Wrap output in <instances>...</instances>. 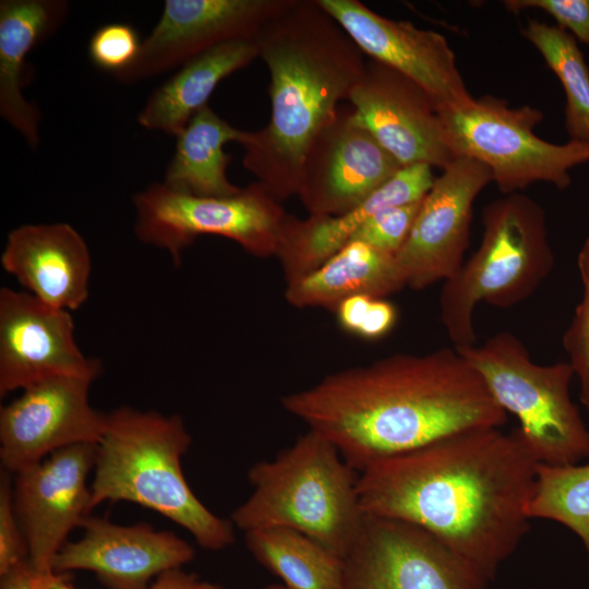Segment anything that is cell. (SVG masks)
I'll return each mask as SVG.
<instances>
[{
    "instance_id": "e0dca14e",
    "label": "cell",
    "mask_w": 589,
    "mask_h": 589,
    "mask_svg": "<svg viewBox=\"0 0 589 589\" xmlns=\"http://www.w3.org/2000/svg\"><path fill=\"white\" fill-rule=\"evenodd\" d=\"M400 168L358 122L352 107H339L306 152L297 196L309 215H339L365 201Z\"/></svg>"
},
{
    "instance_id": "603a6c76",
    "label": "cell",
    "mask_w": 589,
    "mask_h": 589,
    "mask_svg": "<svg viewBox=\"0 0 589 589\" xmlns=\"http://www.w3.org/2000/svg\"><path fill=\"white\" fill-rule=\"evenodd\" d=\"M256 58L254 39L228 41L194 57L151 94L137 113V123L176 137L207 106L224 79Z\"/></svg>"
},
{
    "instance_id": "74e56055",
    "label": "cell",
    "mask_w": 589,
    "mask_h": 589,
    "mask_svg": "<svg viewBox=\"0 0 589 589\" xmlns=\"http://www.w3.org/2000/svg\"><path fill=\"white\" fill-rule=\"evenodd\" d=\"M262 589H288V588L285 587L283 584H273V585L265 586Z\"/></svg>"
},
{
    "instance_id": "d6986e66",
    "label": "cell",
    "mask_w": 589,
    "mask_h": 589,
    "mask_svg": "<svg viewBox=\"0 0 589 589\" xmlns=\"http://www.w3.org/2000/svg\"><path fill=\"white\" fill-rule=\"evenodd\" d=\"M81 528L83 537L62 546L52 569L93 572L108 589H148L153 578L181 568L195 555L189 542L146 522L121 526L89 515Z\"/></svg>"
},
{
    "instance_id": "f1b7e54d",
    "label": "cell",
    "mask_w": 589,
    "mask_h": 589,
    "mask_svg": "<svg viewBox=\"0 0 589 589\" xmlns=\"http://www.w3.org/2000/svg\"><path fill=\"white\" fill-rule=\"evenodd\" d=\"M577 267L582 287L581 299L562 341L579 381L580 401L589 412V237L579 249Z\"/></svg>"
},
{
    "instance_id": "52a82bcc",
    "label": "cell",
    "mask_w": 589,
    "mask_h": 589,
    "mask_svg": "<svg viewBox=\"0 0 589 589\" xmlns=\"http://www.w3.org/2000/svg\"><path fill=\"white\" fill-rule=\"evenodd\" d=\"M456 350L482 376L539 464L576 465L589 459V430L570 397L575 375L568 361L538 364L513 333Z\"/></svg>"
},
{
    "instance_id": "d590c367",
    "label": "cell",
    "mask_w": 589,
    "mask_h": 589,
    "mask_svg": "<svg viewBox=\"0 0 589 589\" xmlns=\"http://www.w3.org/2000/svg\"><path fill=\"white\" fill-rule=\"evenodd\" d=\"M148 589H223V587L219 584L204 580L196 574L177 568L159 575Z\"/></svg>"
},
{
    "instance_id": "8fae6325",
    "label": "cell",
    "mask_w": 589,
    "mask_h": 589,
    "mask_svg": "<svg viewBox=\"0 0 589 589\" xmlns=\"http://www.w3.org/2000/svg\"><path fill=\"white\" fill-rule=\"evenodd\" d=\"M490 182L489 168L468 157H456L435 178L395 255L406 287L422 290L458 273L469 245L473 203Z\"/></svg>"
},
{
    "instance_id": "8992f818",
    "label": "cell",
    "mask_w": 589,
    "mask_h": 589,
    "mask_svg": "<svg viewBox=\"0 0 589 589\" xmlns=\"http://www.w3.org/2000/svg\"><path fill=\"white\" fill-rule=\"evenodd\" d=\"M479 248L444 281L440 316L454 347L476 345V306L507 309L527 300L550 275L554 253L542 206L520 192L505 194L482 211Z\"/></svg>"
},
{
    "instance_id": "3957f363",
    "label": "cell",
    "mask_w": 589,
    "mask_h": 589,
    "mask_svg": "<svg viewBox=\"0 0 589 589\" xmlns=\"http://www.w3.org/2000/svg\"><path fill=\"white\" fill-rule=\"evenodd\" d=\"M254 41L271 84V119L240 143L242 164L278 202L297 196L303 160L317 134L349 100L366 61L316 0H289Z\"/></svg>"
},
{
    "instance_id": "ac0fdd59",
    "label": "cell",
    "mask_w": 589,
    "mask_h": 589,
    "mask_svg": "<svg viewBox=\"0 0 589 589\" xmlns=\"http://www.w3.org/2000/svg\"><path fill=\"white\" fill-rule=\"evenodd\" d=\"M289 0H166L136 61L116 75L137 82L180 68L221 44L254 39Z\"/></svg>"
},
{
    "instance_id": "d4e9b609",
    "label": "cell",
    "mask_w": 589,
    "mask_h": 589,
    "mask_svg": "<svg viewBox=\"0 0 589 589\" xmlns=\"http://www.w3.org/2000/svg\"><path fill=\"white\" fill-rule=\"evenodd\" d=\"M247 131L237 129L208 105L201 109L176 136L175 154L163 183L200 196H227L241 188L231 183L227 167L231 156L224 149L229 142L241 143Z\"/></svg>"
},
{
    "instance_id": "4fadbf2b",
    "label": "cell",
    "mask_w": 589,
    "mask_h": 589,
    "mask_svg": "<svg viewBox=\"0 0 589 589\" xmlns=\"http://www.w3.org/2000/svg\"><path fill=\"white\" fill-rule=\"evenodd\" d=\"M100 373V361L86 357L76 344L70 311L27 291L0 289L1 396L53 377L94 382Z\"/></svg>"
},
{
    "instance_id": "9a60e30c",
    "label": "cell",
    "mask_w": 589,
    "mask_h": 589,
    "mask_svg": "<svg viewBox=\"0 0 589 589\" xmlns=\"http://www.w3.org/2000/svg\"><path fill=\"white\" fill-rule=\"evenodd\" d=\"M371 59L400 72L423 88L438 111L461 107L473 97L446 38L409 21L377 14L358 0H316Z\"/></svg>"
},
{
    "instance_id": "44dd1931",
    "label": "cell",
    "mask_w": 589,
    "mask_h": 589,
    "mask_svg": "<svg viewBox=\"0 0 589 589\" xmlns=\"http://www.w3.org/2000/svg\"><path fill=\"white\" fill-rule=\"evenodd\" d=\"M432 167L416 164L400 168L365 201L339 215L288 214L276 256L286 283L322 265L350 242L363 224L385 208L424 199L434 183Z\"/></svg>"
},
{
    "instance_id": "2e32d148",
    "label": "cell",
    "mask_w": 589,
    "mask_h": 589,
    "mask_svg": "<svg viewBox=\"0 0 589 589\" xmlns=\"http://www.w3.org/2000/svg\"><path fill=\"white\" fill-rule=\"evenodd\" d=\"M356 119L402 166L442 170L456 156L429 94L395 69L371 59L349 100Z\"/></svg>"
},
{
    "instance_id": "5b68a950",
    "label": "cell",
    "mask_w": 589,
    "mask_h": 589,
    "mask_svg": "<svg viewBox=\"0 0 589 589\" xmlns=\"http://www.w3.org/2000/svg\"><path fill=\"white\" fill-rule=\"evenodd\" d=\"M358 477L328 440L308 430L273 459L249 469L252 492L230 520L243 532L293 529L345 558L364 520Z\"/></svg>"
},
{
    "instance_id": "7a4b0ae2",
    "label": "cell",
    "mask_w": 589,
    "mask_h": 589,
    "mask_svg": "<svg viewBox=\"0 0 589 589\" xmlns=\"http://www.w3.org/2000/svg\"><path fill=\"white\" fill-rule=\"evenodd\" d=\"M280 402L358 472L452 434L507 422L480 373L455 347L395 353L334 372Z\"/></svg>"
},
{
    "instance_id": "7c38bea8",
    "label": "cell",
    "mask_w": 589,
    "mask_h": 589,
    "mask_svg": "<svg viewBox=\"0 0 589 589\" xmlns=\"http://www.w3.org/2000/svg\"><path fill=\"white\" fill-rule=\"evenodd\" d=\"M93 381L53 377L25 389L0 409V460L15 474L52 453L77 444H98L107 413L89 404Z\"/></svg>"
},
{
    "instance_id": "4dcf8cb0",
    "label": "cell",
    "mask_w": 589,
    "mask_h": 589,
    "mask_svg": "<svg viewBox=\"0 0 589 589\" xmlns=\"http://www.w3.org/2000/svg\"><path fill=\"white\" fill-rule=\"evenodd\" d=\"M142 43L136 29L130 24L109 23L92 35L88 55L97 68L116 76L136 61Z\"/></svg>"
},
{
    "instance_id": "1f68e13d",
    "label": "cell",
    "mask_w": 589,
    "mask_h": 589,
    "mask_svg": "<svg viewBox=\"0 0 589 589\" xmlns=\"http://www.w3.org/2000/svg\"><path fill=\"white\" fill-rule=\"evenodd\" d=\"M422 201L377 212L363 224L352 240L396 255L413 226Z\"/></svg>"
},
{
    "instance_id": "ba28073f",
    "label": "cell",
    "mask_w": 589,
    "mask_h": 589,
    "mask_svg": "<svg viewBox=\"0 0 589 589\" xmlns=\"http://www.w3.org/2000/svg\"><path fill=\"white\" fill-rule=\"evenodd\" d=\"M440 116L454 155L488 167L492 182L504 195L536 182L567 189L570 170L589 163V145L574 141L555 144L539 137L534 129L544 115L529 105L510 107L505 99L483 95L465 106L442 110Z\"/></svg>"
},
{
    "instance_id": "836d02e7",
    "label": "cell",
    "mask_w": 589,
    "mask_h": 589,
    "mask_svg": "<svg viewBox=\"0 0 589 589\" xmlns=\"http://www.w3.org/2000/svg\"><path fill=\"white\" fill-rule=\"evenodd\" d=\"M503 5L515 14L529 9L541 10L576 40L589 46V0H506Z\"/></svg>"
},
{
    "instance_id": "8d00e7d4",
    "label": "cell",
    "mask_w": 589,
    "mask_h": 589,
    "mask_svg": "<svg viewBox=\"0 0 589 589\" xmlns=\"http://www.w3.org/2000/svg\"><path fill=\"white\" fill-rule=\"evenodd\" d=\"M50 589H76L74 588L62 574H57L51 577L49 582Z\"/></svg>"
},
{
    "instance_id": "e575fe53",
    "label": "cell",
    "mask_w": 589,
    "mask_h": 589,
    "mask_svg": "<svg viewBox=\"0 0 589 589\" xmlns=\"http://www.w3.org/2000/svg\"><path fill=\"white\" fill-rule=\"evenodd\" d=\"M53 575L38 574L26 560L0 576V589H50L49 582Z\"/></svg>"
},
{
    "instance_id": "ffe728a7",
    "label": "cell",
    "mask_w": 589,
    "mask_h": 589,
    "mask_svg": "<svg viewBox=\"0 0 589 589\" xmlns=\"http://www.w3.org/2000/svg\"><path fill=\"white\" fill-rule=\"evenodd\" d=\"M0 261L25 291L48 305L71 312L88 298L89 249L67 223L14 228L7 237Z\"/></svg>"
},
{
    "instance_id": "d6a6232c",
    "label": "cell",
    "mask_w": 589,
    "mask_h": 589,
    "mask_svg": "<svg viewBox=\"0 0 589 589\" xmlns=\"http://www.w3.org/2000/svg\"><path fill=\"white\" fill-rule=\"evenodd\" d=\"M27 545L20 525L11 481L8 474L0 481V576L27 560Z\"/></svg>"
},
{
    "instance_id": "6da1fadb",
    "label": "cell",
    "mask_w": 589,
    "mask_h": 589,
    "mask_svg": "<svg viewBox=\"0 0 589 589\" xmlns=\"http://www.w3.org/2000/svg\"><path fill=\"white\" fill-rule=\"evenodd\" d=\"M538 464L517 429L467 430L363 469L359 504L423 528L491 581L529 530Z\"/></svg>"
},
{
    "instance_id": "f546056e",
    "label": "cell",
    "mask_w": 589,
    "mask_h": 589,
    "mask_svg": "<svg viewBox=\"0 0 589 589\" xmlns=\"http://www.w3.org/2000/svg\"><path fill=\"white\" fill-rule=\"evenodd\" d=\"M338 325L366 340L385 337L395 326L398 312L385 298L358 294L341 301L336 310Z\"/></svg>"
},
{
    "instance_id": "9c48e42d",
    "label": "cell",
    "mask_w": 589,
    "mask_h": 589,
    "mask_svg": "<svg viewBox=\"0 0 589 589\" xmlns=\"http://www.w3.org/2000/svg\"><path fill=\"white\" fill-rule=\"evenodd\" d=\"M134 233L180 265L183 251L204 235L227 238L256 257L276 256L288 214L254 181L232 195L200 196L156 182L133 196Z\"/></svg>"
},
{
    "instance_id": "4316f807",
    "label": "cell",
    "mask_w": 589,
    "mask_h": 589,
    "mask_svg": "<svg viewBox=\"0 0 589 589\" xmlns=\"http://www.w3.org/2000/svg\"><path fill=\"white\" fill-rule=\"evenodd\" d=\"M521 35L540 52L561 82L568 141L589 145V68L576 39L557 25L537 20H529Z\"/></svg>"
},
{
    "instance_id": "83f0119b",
    "label": "cell",
    "mask_w": 589,
    "mask_h": 589,
    "mask_svg": "<svg viewBox=\"0 0 589 589\" xmlns=\"http://www.w3.org/2000/svg\"><path fill=\"white\" fill-rule=\"evenodd\" d=\"M530 519L557 521L581 540L589 561V462L552 466L538 464Z\"/></svg>"
},
{
    "instance_id": "30bf717a",
    "label": "cell",
    "mask_w": 589,
    "mask_h": 589,
    "mask_svg": "<svg viewBox=\"0 0 589 589\" xmlns=\"http://www.w3.org/2000/svg\"><path fill=\"white\" fill-rule=\"evenodd\" d=\"M342 589H489L490 580L423 528L365 516L344 558Z\"/></svg>"
},
{
    "instance_id": "7402d4cb",
    "label": "cell",
    "mask_w": 589,
    "mask_h": 589,
    "mask_svg": "<svg viewBox=\"0 0 589 589\" xmlns=\"http://www.w3.org/2000/svg\"><path fill=\"white\" fill-rule=\"evenodd\" d=\"M64 0L0 1V116L35 149L41 116L23 95L27 55L65 21Z\"/></svg>"
},
{
    "instance_id": "cb8c5ba5",
    "label": "cell",
    "mask_w": 589,
    "mask_h": 589,
    "mask_svg": "<svg viewBox=\"0 0 589 589\" xmlns=\"http://www.w3.org/2000/svg\"><path fill=\"white\" fill-rule=\"evenodd\" d=\"M405 287L395 255L351 240L314 271L287 283L285 298L296 308L334 312L347 298H386Z\"/></svg>"
},
{
    "instance_id": "484cf974",
    "label": "cell",
    "mask_w": 589,
    "mask_h": 589,
    "mask_svg": "<svg viewBox=\"0 0 589 589\" xmlns=\"http://www.w3.org/2000/svg\"><path fill=\"white\" fill-rule=\"evenodd\" d=\"M248 551L288 589H342L344 558L289 528L244 532Z\"/></svg>"
},
{
    "instance_id": "277c9868",
    "label": "cell",
    "mask_w": 589,
    "mask_h": 589,
    "mask_svg": "<svg viewBox=\"0 0 589 589\" xmlns=\"http://www.w3.org/2000/svg\"><path fill=\"white\" fill-rule=\"evenodd\" d=\"M192 437L182 418L129 406L107 413L97 444L91 508L127 501L155 510L185 529L204 550L221 551L235 540V526L209 510L193 493L181 461Z\"/></svg>"
},
{
    "instance_id": "5bb4252c",
    "label": "cell",
    "mask_w": 589,
    "mask_h": 589,
    "mask_svg": "<svg viewBox=\"0 0 589 589\" xmlns=\"http://www.w3.org/2000/svg\"><path fill=\"white\" fill-rule=\"evenodd\" d=\"M97 444L59 449L16 473L14 506L22 527L31 566L53 574L52 562L69 533L89 516L91 485Z\"/></svg>"
}]
</instances>
